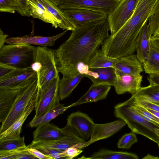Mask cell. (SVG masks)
<instances>
[{"label": "cell", "instance_id": "12", "mask_svg": "<svg viewBox=\"0 0 159 159\" xmlns=\"http://www.w3.org/2000/svg\"><path fill=\"white\" fill-rule=\"evenodd\" d=\"M75 28L91 22L107 19V14L100 12L78 8L61 9Z\"/></svg>", "mask_w": 159, "mask_h": 159}, {"label": "cell", "instance_id": "48", "mask_svg": "<svg viewBox=\"0 0 159 159\" xmlns=\"http://www.w3.org/2000/svg\"><path fill=\"white\" fill-rule=\"evenodd\" d=\"M143 159H159V157H154L150 154H148Z\"/></svg>", "mask_w": 159, "mask_h": 159}, {"label": "cell", "instance_id": "3", "mask_svg": "<svg viewBox=\"0 0 159 159\" xmlns=\"http://www.w3.org/2000/svg\"><path fill=\"white\" fill-rule=\"evenodd\" d=\"M114 115L124 120L132 132L143 135L159 144V137L155 129L159 127L145 119L134 108L131 97L114 107Z\"/></svg>", "mask_w": 159, "mask_h": 159}, {"label": "cell", "instance_id": "35", "mask_svg": "<svg viewBox=\"0 0 159 159\" xmlns=\"http://www.w3.org/2000/svg\"><path fill=\"white\" fill-rule=\"evenodd\" d=\"M26 147L25 137L23 136L19 139L7 140L0 143V151L11 150Z\"/></svg>", "mask_w": 159, "mask_h": 159}, {"label": "cell", "instance_id": "42", "mask_svg": "<svg viewBox=\"0 0 159 159\" xmlns=\"http://www.w3.org/2000/svg\"><path fill=\"white\" fill-rule=\"evenodd\" d=\"M17 68L0 62V78Z\"/></svg>", "mask_w": 159, "mask_h": 159}, {"label": "cell", "instance_id": "14", "mask_svg": "<svg viewBox=\"0 0 159 159\" xmlns=\"http://www.w3.org/2000/svg\"><path fill=\"white\" fill-rule=\"evenodd\" d=\"M76 134L75 130L68 124L60 128L48 122L38 125L33 132V137L34 140H50Z\"/></svg>", "mask_w": 159, "mask_h": 159}, {"label": "cell", "instance_id": "19", "mask_svg": "<svg viewBox=\"0 0 159 159\" xmlns=\"http://www.w3.org/2000/svg\"><path fill=\"white\" fill-rule=\"evenodd\" d=\"M115 69L113 67L89 69L85 77L96 85L114 86L116 78Z\"/></svg>", "mask_w": 159, "mask_h": 159}, {"label": "cell", "instance_id": "18", "mask_svg": "<svg viewBox=\"0 0 159 159\" xmlns=\"http://www.w3.org/2000/svg\"><path fill=\"white\" fill-rule=\"evenodd\" d=\"M68 31V30H65L61 33L51 36H32L26 35L21 37H11L7 39L6 43L9 44L24 43L46 47L51 46L54 45L56 41L65 34Z\"/></svg>", "mask_w": 159, "mask_h": 159}, {"label": "cell", "instance_id": "1", "mask_svg": "<svg viewBox=\"0 0 159 159\" xmlns=\"http://www.w3.org/2000/svg\"><path fill=\"white\" fill-rule=\"evenodd\" d=\"M107 18L76 27L69 38L54 50L57 68L63 77H72L78 73L77 66L89 61L100 50L105 39L109 36Z\"/></svg>", "mask_w": 159, "mask_h": 159}, {"label": "cell", "instance_id": "16", "mask_svg": "<svg viewBox=\"0 0 159 159\" xmlns=\"http://www.w3.org/2000/svg\"><path fill=\"white\" fill-rule=\"evenodd\" d=\"M85 142V140L76 134L53 140H33L27 147L37 149L52 148L64 151L70 147Z\"/></svg>", "mask_w": 159, "mask_h": 159}, {"label": "cell", "instance_id": "34", "mask_svg": "<svg viewBox=\"0 0 159 159\" xmlns=\"http://www.w3.org/2000/svg\"><path fill=\"white\" fill-rule=\"evenodd\" d=\"M138 139L134 133L131 132L123 135L117 143L119 148L129 149L134 143L137 142Z\"/></svg>", "mask_w": 159, "mask_h": 159}, {"label": "cell", "instance_id": "15", "mask_svg": "<svg viewBox=\"0 0 159 159\" xmlns=\"http://www.w3.org/2000/svg\"><path fill=\"white\" fill-rule=\"evenodd\" d=\"M115 72L116 76L114 86L118 94L129 92L133 95L141 87L143 76L141 74L135 75L127 74L116 69Z\"/></svg>", "mask_w": 159, "mask_h": 159}, {"label": "cell", "instance_id": "9", "mask_svg": "<svg viewBox=\"0 0 159 159\" xmlns=\"http://www.w3.org/2000/svg\"><path fill=\"white\" fill-rule=\"evenodd\" d=\"M139 0H121L107 19L111 34L117 31L133 13Z\"/></svg>", "mask_w": 159, "mask_h": 159}, {"label": "cell", "instance_id": "46", "mask_svg": "<svg viewBox=\"0 0 159 159\" xmlns=\"http://www.w3.org/2000/svg\"><path fill=\"white\" fill-rule=\"evenodd\" d=\"M150 41L156 48L159 51V38L151 36Z\"/></svg>", "mask_w": 159, "mask_h": 159}, {"label": "cell", "instance_id": "2", "mask_svg": "<svg viewBox=\"0 0 159 159\" xmlns=\"http://www.w3.org/2000/svg\"><path fill=\"white\" fill-rule=\"evenodd\" d=\"M156 0H139L130 18L117 31L108 37V41L114 49L125 54L135 52L139 34L148 21Z\"/></svg>", "mask_w": 159, "mask_h": 159}, {"label": "cell", "instance_id": "38", "mask_svg": "<svg viewBox=\"0 0 159 159\" xmlns=\"http://www.w3.org/2000/svg\"><path fill=\"white\" fill-rule=\"evenodd\" d=\"M51 159H65L63 151L52 148L38 149Z\"/></svg>", "mask_w": 159, "mask_h": 159}, {"label": "cell", "instance_id": "10", "mask_svg": "<svg viewBox=\"0 0 159 159\" xmlns=\"http://www.w3.org/2000/svg\"><path fill=\"white\" fill-rule=\"evenodd\" d=\"M38 78L37 74L17 85L0 89V122L5 120L21 90Z\"/></svg>", "mask_w": 159, "mask_h": 159}, {"label": "cell", "instance_id": "52", "mask_svg": "<svg viewBox=\"0 0 159 159\" xmlns=\"http://www.w3.org/2000/svg\"><path fill=\"white\" fill-rule=\"evenodd\" d=\"M158 147H159V144H158Z\"/></svg>", "mask_w": 159, "mask_h": 159}, {"label": "cell", "instance_id": "47", "mask_svg": "<svg viewBox=\"0 0 159 159\" xmlns=\"http://www.w3.org/2000/svg\"><path fill=\"white\" fill-rule=\"evenodd\" d=\"M148 111L152 113L154 115L157 117V118H159V112L154 111V110L146 109Z\"/></svg>", "mask_w": 159, "mask_h": 159}, {"label": "cell", "instance_id": "23", "mask_svg": "<svg viewBox=\"0 0 159 159\" xmlns=\"http://www.w3.org/2000/svg\"><path fill=\"white\" fill-rule=\"evenodd\" d=\"M152 35L150 33L148 21L142 27L137 38L136 48V56L143 64L146 60L150 48V39Z\"/></svg>", "mask_w": 159, "mask_h": 159}, {"label": "cell", "instance_id": "44", "mask_svg": "<svg viewBox=\"0 0 159 159\" xmlns=\"http://www.w3.org/2000/svg\"><path fill=\"white\" fill-rule=\"evenodd\" d=\"M147 79L150 84L159 85V74H149Z\"/></svg>", "mask_w": 159, "mask_h": 159}, {"label": "cell", "instance_id": "21", "mask_svg": "<svg viewBox=\"0 0 159 159\" xmlns=\"http://www.w3.org/2000/svg\"><path fill=\"white\" fill-rule=\"evenodd\" d=\"M37 74L31 67L17 68L0 78V89L19 84Z\"/></svg>", "mask_w": 159, "mask_h": 159}, {"label": "cell", "instance_id": "31", "mask_svg": "<svg viewBox=\"0 0 159 159\" xmlns=\"http://www.w3.org/2000/svg\"><path fill=\"white\" fill-rule=\"evenodd\" d=\"M116 59L106 56L100 49L89 61L88 64V67L89 69L109 67L114 68Z\"/></svg>", "mask_w": 159, "mask_h": 159}, {"label": "cell", "instance_id": "11", "mask_svg": "<svg viewBox=\"0 0 159 159\" xmlns=\"http://www.w3.org/2000/svg\"><path fill=\"white\" fill-rule=\"evenodd\" d=\"M126 124V122L121 119L108 123L95 124L90 139L88 141L80 143L74 146L82 149L95 142L112 136Z\"/></svg>", "mask_w": 159, "mask_h": 159}, {"label": "cell", "instance_id": "36", "mask_svg": "<svg viewBox=\"0 0 159 159\" xmlns=\"http://www.w3.org/2000/svg\"><path fill=\"white\" fill-rule=\"evenodd\" d=\"M132 104L134 109L141 115L145 116L159 125V118L148 111L146 108L137 103L132 95Z\"/></svg>", "mask_w": 159, "mask_h": 159}, {"label": "cell", "instance_id": "37", "mask_svg": "<svg viewBox=\"0 0 159 159\" xmlns=\"http://www.w3.org/2000/svg\"><path fill=\"white\" fill-rule=\"evenodd\" d=\"M0 11L11 13L18 11V6L16 0H0Z\"/></svg>", "mask_w": 159, "mask_h": 159}, {"label": "cell", "instance_id": "8", "mask_svg": "<svg viewBox=\"0 0 159 159\" xmlns=\"http://www.w3.org/2000/svg\"><path fill=\"white\" fill-rule=\"evenodd\" d=\"M121 0H58V6L62 9L78 8L95 11L109 15Z\"/></svg>", "mask_w": 159, "mask_h": 159}, {"label": "cell", "instance_id": "26", "mask_svg": "<svg viewBox=\"0 0 159 159\" xmlns=\"http://www.w3.org/2000/svg\"><path fill=\"white\" fill-rule=\"evenodd\" d=\"M84 77V74L78 72L72 77L69 78L62 77L60 79L58 90L60 100H62L68 97Z\"/></svg>", "mask_w": 159, "mask_h": 159}, {"label": "cell", "instance_id": "39", "mask_svg": "<svg viewBox=\"0 0 159 159\" xmlns=\"http://www.w3.org/2000/svg\"><path fill=\"white\" fill-rule=\"evenodd\" d=\"M18 6L17 12L21 16H30L28 0H16Z\"/></svg>", "mask_w": 159, "mask_h": 159}, {"label": "cell", "instance_id": "45", "mask_svg": "<svg viewBox=\"0 0 159 159\" xmlns=\"http://www.w3.org/2000/svg\"><path fill=\"white\" fill-rule=\"evenodd\" d=\"M7 34H4L1 29H0V49L6 43L7 38L8 37Z\"/></svg>", "mask_w": 159, "mask_h": 159}, {"label": "cell", "instance_id": "40", "mask_svg": "<svg viewBox=\"0 0 159 159\" xmlns=\"http://www.w3.org/2000/svg\"><path fill=\"white\" fill-rule=\"evenodd\" d=\"M81 149H80L72 146L63 151V154L66 159H73L80 155L83 152Z\"/></svg>", "mask_w": 159, "mask_h": 159}, {"label": "cell", "instance_id": "43", "mask_svg": "<svg viewBox=\"0 0 159 159\" xmlns=\"http://www.w3.org/2000/svg\"><path fill=\"white\" fill-rule=\"evenodd\" d=\"M27 149L30 153L36 157L37 158L51 159L50 157L45 155L38 149L32 148L27 147Z\"/></svg>", "mask_w": 159, "mask_h": 159}, {"label": "cell", "instance_id": "50", "mask_svg": "<svg viewBox=\"0 0 159 159\" xmlns=\"http://www.w3.org/2000/svg\"><path fill=\"white\" fill-rule=\"evenodd\" d=\"M54 4L58 6V0H48Z\"/></svg>", "mask_w": 159, "mask_h": 159}, {"label": "cell", "instance_id": "17", "mask_svg": "<svg viewBox=\"0 0 159 159\" xmlns=\"http://www.w3.org/2000/svg\"><path fill=\"white\" fill-rule=\"evenodd\" d=\"M67 124L73 128L84 140H88L95 124L87 114L80 111L71 113L67 118Z\"/></svg>", "mask_w": 159, "mask_h": 159}, {"label": "cell", "instance_id": "27", "mask_svg": "<svg viewBox=\"0 0 159 159\" xmlns=\"http://www.w3.org/2000/svg\"><path fill=\"white\" fill-rule=\"evenodd\" d=\"M90 159H138L135 154L122 151H116L107 149H101L94 152L89 157Z\"/></svg>", "mask_w": 159, "mask_h": 159}, {"label": "cell", "instance_id": "33", "mask_svg": "<svg viewBox=\"0 0 159 159\" xmlns=\"http://www.w3.org/2000/svg\"><path fill=\"white\" fill-rule=\"evenodd\" d=\"M148 25L152 35L159 30V0H157L148 19Z\"/></svg>", "mask_w": 159, "mask_h": 159}, {"label": "cell", "instance_id": "25", "mask_svg": "<svg viewBox=\"0 0 159 159\" xmlns=\"http://www.w3.org/2000/svg\"><path fill=\"white\" fill-rule=\"evenodd\" d=\"M41 3L56 19L59 27L63 30H73L75 27L66 16L62 10L48 0H36Z\"/></svg>", "mask_w": 159, "mask_h": 159}, {"label": "cell", "instance_id": "30", "mask_svg": "<svg viewBox=\"0 0 159 159\" xmlns=\"http://www.w3.org/2000/svg\"><path fill=\"white\" fill-rule=\"evenodd\" d=\"M137 98L144 100L159 105V85L150 84L141 87L133 95Z\"/></svg>", "mask_w": 159, "mask_h": 159}, {"label": "cell", "instance_id": "13", "mask_svg": "<svg viewBox=\"0 0 159 159\" xmlns=\"http://www.w3.org/2000/svg\"><path fill=\"white\" fill-rule=\"evenodd\" d=\"M40 87L26 107L22 115L7 130L0 134V143L4 141L19 139L23 125L31 112L35 109L39 97Z\"/></svg>", "mask_w": 159, "mask_h": 159}, {"label": "cell", "instance_id": "41", "mask_svg": "<svg viewBox=\"0 0 159 159\" xmlns=\"http://www.w3.org/2000/svg\"><path fill=\"white\" fill-rule=\"evenodd\" d=\"M134 98L135 100L137 103L145 108L159 112V105L144 100L136 98L134 96Z\"/></svg>", "mask_w": 159, "mask_h": 159}, {"label": "cell", "instance_id": "49", "mask_svg": "<svg viewBox=\"0 0 159 159\" xmlns=\"http://www.w3.org/2000/svg\"><path fill=\"white\" fill-rule=\"evenodd\" d=\"M152 36L154 37L159 38V30Z\"/></svg>", "mask_w": 159, "mask_h": 159}, {"label": "cell", "instance_id": "24", "mask_svg": "<svg viewBox=\"0 0 159 159\" xmlns=\"http://www.w3.org/2000/svg\"><path fill=\"white\" fill-rule=\"evenodd\" d=\"M28 2L30 16L51 24L55 28L58 27L55 18L39 2L36 0H28Z\"/></svg>", "mask_w": 159, "mask_h": 159}, {"label": "cell", "instance_id": "51", "mask_svg": "<svg viewBox=\"0 0 159 159\" xmlns=\"http://www.w3.org/2000/svg\"><path fill=\"white\" fill-rule=\"evenodd\" d=\"M156 134L159 137V129H155Z\"/></svg>", "mask_w": 159, "mask_h": 159}, {"label": "cell", "instance_id": "28", "mask_svg": "<svg viewBox=\"0 0 159 159\" xmlns=\"http://www.w3.org/2000/svg\"><path fill=\"white\" fill-rule=\"evenodd\" d=\"M70 107V105L67 106H65L60 103L42 116L36 118L34 117L29 123V126L31 128H34L39 125L49 122L51 120L55 119L58 115L63 114Z\"/></svg>", "mask_w": 159, "mask_h": 159}, {"label": "cell", "instance_id": "4", "mask_svg": "<svg viewBox=\"0 0 159 159\" xmlns=\"http://www.w3.org/2000/svg\"><path fill=\"white\" fill-rule=\"evenodd\" d=\"M31 67L37 73L41 89L46 87L52 80L59 75L54 50L46 46L36 47L35 61Z\"/></svg>", "mask_w": 159, "mask_h": 159}, {"label": "cell", "instance_id": "5", "mask_svg": "<svg viewBox=\"0 0 159 159\" xmlns=\"http://www.w3.org/2000/svg\"><path fill=\"white\" fill-rule=\"evenodd\" d=\"M36 50V47L26 44L4 45L0 49V62L16 68L31 67Z\"/></svg>", "mask_w": 159, "mask_h": 159}, {"label": "cell", "instance_id": "22", "mask_svg": "<svg viewBox=\"0 0 159 159\" xmlns=\"http://www.w3.org/2000/svg\"><path fill=\"white\" fill-rule=\"evenodd\" d=\"M111 89L110 86L93 83L88 91L76 102L70 105L74 107L87 103L96 102L105 99Z\"/></svg>", "mask_w": 159, "mask_h": 159}, {"label": "cell", "instance_id": "7", "mask_svg": "<svg viewBox=\"0 0 159 159\" xmlns=\"http://www.w3.org/2000/svg\"><path fill=\"white\" fill-rule=\"evenodd\" d=\"M60 80L59 75L52 80L46 87L40 89L35 108V114L34 118L42 116L60 103L58 90Z\"/></svg>", "mask_w": 159, "mask_h": 159}, {"label": "cell", "instance_id": "29", "mask_svg": "<svg viewBox=\"0 0 159 159\" xmlns=\"http://www.w3.org/2000/svg\"><path fill=\"white\" fill-rule=\"evenodd\" d=\"M143 65L146 73L159 74V51L151 41L146 60Z\"/></svg>", "mask_w": 159, "mask_h": 159}, {"label": "cell", "instance_id": "20", "mask_svg": "<svg viewBox=\"0 0 159 159\" xmlns=\"http://www.w3.org/2000/svg\"><path fill=\"white\" fill-rule=\"evenodd\" d=\"M142 65L136 55L133 54L116 58L114 68L124 74L138 75L143 70Z\"/></svg>", "mask_w": 159, "mask_h": 159}, {"label": "cell", "instance_id": "32", "mask_svg": "<svg viewBox=\"0 0 159 159\" xmlns=\"http://www.w3.org/2000/svg\"><path fill=\"white\" fill-rule=\"evenodd\" d=\"M36 157L30 153L25 147L0 151V159H34Z\"/></svg>", "mask_w": 159, "mask_h": 159}, {"label": "cell", "instance_id": "6", "mask_svg": "<svg viewBox=\"0 0 159 159\" xmlns=\"http://www.w3.org/2000/svg\"><path fill=\"white\" fill-rule=\"evenodd\" d=\"M39 87L38 77L32 83L21 90L7 116L1 123L0 134L7 130L22 115Z\"/></svg>", "mask_w": 159, "mask_h": 159}]
</instances>
